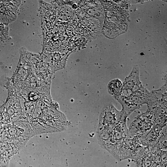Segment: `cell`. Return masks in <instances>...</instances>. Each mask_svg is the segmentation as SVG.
Returning <instances> with one entry per match:
<instances>
[{
  "label": "cell",
  "mask_w": 167,
  "mask_h": 167,
  "mask_svg": "<svg viewBox=\"0 0 167 167\" xmlns=\"http://www.w3.org/2000/svg\"><path fill=\"white\" fill-rule=\"evenodd\" d=\"M9 26L8 24L0 23V42L6 41L9 37Z\"/></svg>",
  "instance_id": "obj_6"
},
{
  "label": "cell",
  "mask_w": 167,
  "mask_h": 167,
  "mask_svg": "<svg viewBox=\"0 0 167 167\" xmlns=\"http://www.w3.org/2000/svg\"><path fill=\"white\" fill-rule=\"evenodd\" d=\"M127 117L122 110H118L113 105H105L100 115L98 133L110 129Z\"/></svg>",
  "instance_id": "obj_2"
},
{
  "label": "cell",
  "mask_w": 167,
  "mask_h": 167,
  "mask_svg": "<svg viewBox=\"0 0 167 167\" xmlns=\"http://www.w3.org/2000/svg\"><path fill=\"white\" fill-rule=\"evenodd\" d=\"M20 1H0V23L6 24L15 20Z\"/></svg>",
  "instance_id": "obj_3"
},
{
  "label": "cell",
  "mask_w": 167,
  "mask_h": 167,
  "mask_svg": "<svg viewBox=\"0 0 167 167\" xmlns=\"http://www.w3.org/2000/svg\"><path fill=\"white\" fill-rule=\"evenodd\" d=\"M151 92L144 87L126 96H120L116 99L121 104L122 110L128 117L134 111L148 103Z\"/></svg>",
  "instance_id": "obj_1"
},
{
  "label": "cell",
  "mask_w": 167,
  "mask_h": 167,
  "mask_svg": "<svg viewBox=\"0 0 167 167\" xmlns=\"http://www.w3.org/2000/svg\"><path fill=\"white\" fill-rule=\"evenodd\" d=\"M123 84L121 81L117 79L111 81L108 86V92L116 99L120 96L123 90Z\"/></svg>",
  "instance_id": "obj_5"
},
{
  "label": "cell",
  "mask_w": 167,
  "mask_h": 167,
  "mask_svg": "<svg viewBox=\"0 0 167 167\" xmlns=\"http://www.w3.org/2000/svg\"><path fill=\"white\" fill-rule=\"evenodd\" d=\"M123 84L122 91L120 96H128L144 87L140 79L139 71L137 67L133 68L130 74L125 79Z\"/></svg>",
  "instance_id": "obj_4"
}]
</instances>
